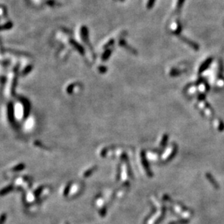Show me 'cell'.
Returning a JSON list of instances; mask_svg holds the SVG:
<instances>
[{
  "instance_id": "ba28073f",
  "label": "cell",
  "mask_w": 224,
  "mask_h": 224,
  "mask_svg": "<svg viewBox=\"0 0 224 224\" xmlns=\"http://www.w3.org/2000/svg\"><path fill=\"white\" fill-rule=\"evenodd\" d=\"M184 2H185V0H178V7L181 8V7H182V5H183V4L184 3Z\"/></svg>"
},
{
  "instance_id": "52a82bcc",
  "label": "cell",
  "mask_w": 224,
  "mask_h": 224,
  "mask_svg": "<svg viewBox=\"0 0 224 224\" xmlns=\"http://www.w3.org/2000/svg\"><path fill=\"white\" fill-rule=\"evenodd\" d=\"M5 219H6V215L5 213L2 214V215L0 216V224H3L5 221Z\"/></svg>"
},
{
  "instance_id": "8992f818",
  "label": "cell",
  "mask_w": 224,
  "mask_h": 224,
  "mask_svg": "<svg viewBox=\"0 0 224 224\" xmlns=\"http://www.w3.org/2000/svg\"><path fill=\"white\" fill-rule=\"evenodd\" d=\"M155 1L156 0H149L147 3V8L151 9L153 6L154 3H155Z\"/></svg>"
},
{
  "instance_id": "9c48e42d",
  "label": "cell",
  "mask_w": 224,
  "mask_h": 224,
  "mask_svg": "<svg viewBox=\"0 0 224 224\" xmlns=\"http://www.w3.org/2000/svg\"><path fill=\"white\" fill-rule=\"evenodd\" d=\"M109 55H110V51H109V50L106 51V53H105L104 55H103V59H107L108 57L109 56Z\"/></svg>"
},
{
  "instance_id": "6da1fadb",
  "label": "cell",
  "mask_w": 224,
  "mask_h": 224,
  "mask_svg": "<svg viewBox=\"0 0 224 224\" xmlns=\"http://www.w3.org/2000/svg\"><path fill=\"white\" fill-rule=\"evenodd\" d=\"M13 113H14V110L12 108V106L11 105V103H10L9 107H8V115H9V118L11 122H12V120H13Z\"/></svg>"
},
{
  "instance_id": "7a4b0ae2",
  "label": "cell",
  "mask_w": 224,
  "mask_h": 224,
  "mask_svg": "<svg viewBox=\"0 0 224 224\" xmlns=\"http://www.w3.org/2000/svg\"><path fill=\"white\" fill-rule=\"evenodd\" d=\"M12 186H7V187H5V189H2V190L0 191V195H4V194H5L8 193L9 192H10L11 190H12Z\"/></svg>"
},
{
  "instance_id": "5b68a950",
  "label": "cell",
  "mask_w": 224,
  "mask_h": 224,
  "mask_svg": "<svg viewBox=\"0 0 224 224\" xmlns=\"http://www.w3.org/2000/svg\"><path fill=\"white\" fill-rule=\"evenodd\" d=\"M23 168H24V165H23V164H19V165H18L17 166H16L15 168H13V171H21V170H23Z\"/></svg>"
},
{
  "instance_id": "30bf717a",
  "label": "cell",
  "mask_w": 224,
  "mask_h": 224,
  "mask_svg": "<svg viewBox=\"0 0 224 224\" xmlns=\"http://www.w3.org/2000/svg\"><path fill=\"white\" fill-rule=\"evenodd\" d=\"M122 1H123V0H122Z\"/></svg>"
},
{
  "instance_id": "3957f363",
  "label": "cell",
  "mask_w": 224,
  "mask_h": 224,
  "mask_svg": "<svg viewBox=\"0 0 224 224\" xmlns=\"http://www.w3.org/2000/svg\"><path fill=\"white\" fill-rule=\"evenodd\" d=\"M12 27V24L11 23H8L7 24L4 25V26H0V31L2 30H7V29H10Z\"/></svg>"
},
{
  "instance_id": "277c9868",
  "label": "cell",
  "mask_w": 224,
  "mask_h": 224,
  "mask_svg": "<svg viewBox=\"0 0 224 224\" xmlns=\"http://www.w3.org/2000/svg\"><path fill=\"white\" fill-rule=\"evenodd\" d=\"M71 44H74V47H75L77 48V49H78V50L80 52H81V53H83V49H82V48L81 47H80V45H79V44H77V43H76L75 41H71Z\"/></svg>"
}]
</instances>
